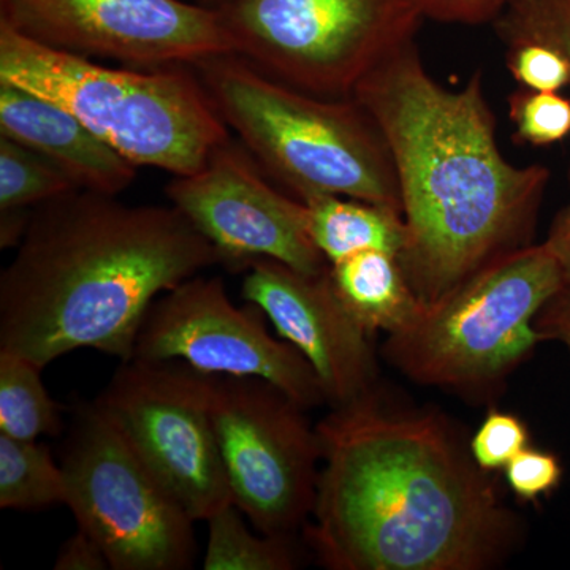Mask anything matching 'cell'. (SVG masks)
I'll list each match as a JSON object with an SVG mask.
<instances>
[{
	"label": "cell",
	"instance_id": "obj_19",
	"mask_svg": "<svg viewBox=\"0 0 570 570\" xmlns=\"http://www.w3.org/2000/svg\"><path fill=\"white\" fill-rule=\"evenodd\" d=\"M41 371L24 356L0 352V434L37 441L61 431V406L45 387Z\"/></svg>",
	"mask_w": 570,
	"mask_h": 570
},
{
	"label": "cell",
	"instance_id": "obj_9",
	"mask_svg": "<svg viewBox=\"0 0 570 570\" xmlns=\"http://www.w3.org/2000/svg\"><path fill=\"white\" fill-rule=\"evenodd\" d=\"M232 501L254 530L296 538L316 504L322 450L306 407L264 379L209 376Z\"/></svg>",
	"mask_w": 570,
	"mask_h": 570
},
{
	"label": "cell",
	"instance_id": "obj_3",
	"mask_svg": "<svg viewBox=\"0 0 570 570\" xmlns=\"http://www.w3.org/2000/svg\"><path fill=\"white\" fill-rule=\"evenodd\" d=\"M220 264L174 205L77 189L32 209L0 276V352L47 367L78 348L132 358L153 303Z\"/></svg>",
	"mask_w": 570,
	"mask_h": 570
},
{
	"label": "cell",
	"instance_id": "obj_17",
	"mask_svg": "<svg viewBox=\"0 0 570 570\" xmlns=\"http://www.w3.org/2000/svg\"><path fill=\"white\" fill-rule=\"evenodd\" d=\"M314 245L330 265L366 250H384L400 257L406 246L403 213L341 195L303 198Z\"/></svg>",
	"mask_w": 570,
	"mask_h": 570
},
{
	"label": "cell",
	"instance_id": "obj_16",
	"mask_svg": "<svg viewBox=\"0 0 570 570\" xmlns=\"http://www.w3.org/2000/svg\"><path fill=\"white\" fill-rule=\"evenodd\" d=\"M328 275L340 302L371 337L403 332L425 307L395 254H355L330 265Z\"/></svg>",
	"mask_w": 570,
	"mask_h": 570
},
{
	"label": "cell",
	"instance_id": "obj_13",
	"mask_svg": "<svg viewBox=\"0 0 570 570\" xmlns=\"http://www.w3.org/2000/svg\"><path fill=\"white\" fill-rule=\"evenodd\" d=\"M165 193L216 247L220 264L245 269L272 258L305 275L328 269L311 238L307 206L266 181L261 165L232 137L197 174L174 176Z\"/></svg>",
	"mask_w": 570,
	"mask_h": 570
},
{
	"label": "cell",
	"instance_id": "obj_18",
	"mask_svg": "<svg viewBox=\"0 0 570 570\" xmlns=\"http://www.w3.org/2000/svg\"><path fill=\"white\" fill-rule=\"evenodd\" d=\"M245 513L234 502L208 520L206 570H292L298 568L296 538L268 535L247 527Z\"/></svg>",
	"mask_w": 570,
	"mask_h": 570
},
{
	"label": "cell",
	"instance_id": "obj_27",
	"mask_svg": "<svg viewBox=\"0 0 570 570\" xmlns=\"http://www.w3.org/2000/svg\"><path fill=\"white\" fill-rule=\"evenodd\" d=\"M423 18L456 24L497 21L509 0H412Z\"/></svg>",
	"mask_w": 570,
	"mask_h": 570
},
{
	"label": "cell",
	"instance_id": "obj_29",
	"mask_svg": "<svg viewBox=\"0 0 570 570\" xmlns=\"http://www.w3.org/2000/svg\"><path fill=\"white\" fill-rule=\"evenodd\" d=\"M535 326L543 341H554L568 348L570 354V287L553 296L540 311Z\"/></svg>",
	"mask_w": 570,
	"mask_h": 570
},
{
	"label": "cell",
	"instance_id": "obj_22",
	"mask_svg": "<svg viewBox=\"0 0 570 570\" xmlns=\"http://www.w3.org/2000/svg\"><path fill=\"white\" fill-rule=\"evenodd\" d=\"M509 118L517 141L535 148L551 146L570 135V99L520 88L509 97Z\"/></svg>",
	"mask_w": 570,
	"mask_h": 570
},
{
	"label": "cell",
	"instance_id": "obj_7",
	"mask_svg": "<svg viewBox=\"0 0 570 570\" xmlns=\"http://www.w3.org/2000/svg\"><path fill=\"white\" fill-rule=\"evenodd\" d=\"M235 55L299 89L348 99L379 62L414 41L412 0H230L217 7Z\"/></svg>",
	"mask_w": 570,
	"mask_h": 570
},
{
	"label": "cell",
	"instance_id": "obj_28",
	"mask_svg": "<svg viewBox=\"0 0 570 570\" xmlns=\"http://www.w3.org/2000/svg\"><path fill=\"white\" fill-rule=\"evenodd\" d=\"M56 570H105L111 569L102 547L78 528L59 550L55 562Z\"/></svg>",
	"mask_w": 570,
	"mask_h": 570
},
{
	"label": "cell",
	"instance_id": "obj_1",
	"mask_svg": "<svg viewBox=\"0 0 570 570\" xmlns=\"http://www.w3.org/2000/svg\"><path fill=\"white\" fill-rule=\"evenodd\" d=\"M322 466L307 546L333 570H489L515 551L519 517L449 417L379 389L317 425Z\"/></svg>",
	"mask_w": 570,
	"mask_h": 570
},
{
	"label": "cell",
	"instance_id": "obj_2",
	"mask_svg": "<svg viewBox=\"0 0 570 570\" xmlns=\"http://www.w3.org/2000/svg\"><path fill=\"white\" fill-rule=\"evenodd\" d=\"M352 97L392 154L407 232L400 262L423 305L527 246L550 171L505 159L480 71L461 89L445 88L411 41L363 77Z\"/></svg>",
	"mask_w": 570,
	"mask_h": 570
},
{
	"label": "cell",
	"instance_id": "obj_15",
	"mask_svg": "<svg viewBox=\"0 0 570 570\" xmlns=\"http://www.w3.org/2000/svg\"><path fill=\"white\" fill-rule=\"evenodd\" d=\"M0 135L40 154L81 190L118 197L137 179V165L67 108L7 81H0Z\"/></svg>",
	"mask_w": 570,
	"mask_h": 570
},
{
	"label": "cell",
	"instance_id": "obj_25",
	"mask_svg": "<svg viewBox=\"0 0 570 570\" xmlns=\"http://www.w3.org/2000/svg\"><path fill=\"white\" fill-rule=\"evenodd\" d=\"M527 423L515 414L491 409L469 441L472 459L487 472L501 471L530 445Z\"/></svg>",
	"mask_w": 570,
	"mask_h": 570
},
{
	"label": "cell",
	"instance_id": "obj_5",
	"mask_svg": "<svg viewBox=\"0 0 570 570\" xmlns=\"http://www.w3.org/2000/svg\"><path fill=\"white\" fill-rule=\"evenodd\" d=\"M194 69L236 140L296 198L341 195L403 213L387 142L354 97L299 91L238 55Z\"/></svg>",
	"mask_w": 570,
	"mask_h": 570
},
{
	"label": "cell",
	"instance_id": "obj_11",
	"mask_svg": "<svg viewBox=\"0 0 570 570\" xmlns=\"http://www.w3.org/2000/svg\"><path fill=\"white\" fill-rule=\"evenodd\" d=\"M0 21L52 50L137 69L235 55L220 10L195 0H0Z\"/></svg>",
	"mask_w": 570,
	"mask_h": 570
},
{
	"label": "cell",
	"instance_id": "obj_10",
	"mask_svg": "<svg viewBox=\"0 0 570 570\" xmlns=\"http://www.w3.org/2000/svg\"><path fill=\"white\" fill-rule=\"evenodd\" d=\"M94 403L195 521L232 501L212 417L209 374L127 360Z\"/></svg>",
	"mask_w": 570,
	"mask_h": 570
},
{
	"label": "cell",
	"instance_id": "obj_26",
	"mask_svg": "<svg viewBox=\"0 0 570 570\" xmlns=\"http://www.w3.org/2000/svg\"><path fill=\"white\" fill-rule=\"evenodd\" d=\"M562 464L553 452L528 445L504 468L505 485L520 501L538 504L560 489Z\"/></svg>",
	"mask_w": 570,
	"mask_h": 570
},
{
	"label": "cell",
	"instance_id": "obj_6",
	"mask_svg": "<svg viewBox=\"0 0 570 570\" xmlns=\"http://www.w3.org/2000/svg\"><path fill=\"white\" fill-rule=\"evenodd\" d=\"M564 287L546 242L521 246L423 307L414 324L387 336L382 355L412 382L482 403L543 343L535 321Z\"/></svg>",
	"mask_w": 570,
	"mask_h": 570
},
{
	"label": "cell",
	"instance_id": "obj_23",
	"mask_svg": "<svg viewBox=\"0 0 570 570\" xmlns=\"http://www.w3.org/2000/svg\"><path fill=\"white\" fill-rule=\"evenodd\" d=\"M497 24L502 39L527 37L558 48L570 67V0H509Z\"/></svg>",
	"mask_w": 570,
	"mask_h": 570
},
{
	"label": "cell",
	"instance_id": "obj_4",
	"mask_svg": "<svg viewBox=\"0 0 570 570\" xmlns=\"http://www.w3.org/2000/svg\"><path fill=\"white\" fill-rule=\"evenodd\" d=\"M0 81L47 97L137 167L197 174L232 137L194 67L115 69L0 21Z\"/></svg>",
	"mask_w": 570,
	"mask_h": 570
},
{
	"label": "cell",
	"instance_id": "obj_31",
	"mask_svg": "<svg viewBox=\"0 0 570 570\" xmlns=\"http://www.w3.org/2000/svg\"><path fill=\"white\" fill-rule=\"evenodd\" d=\"M198 3H205V6L209 7H223L225 3L230 2V0H195Z\"/></svg>",
	"mask_w": 570,
	"mask_h": 570
},
{
	"label": "cell",
	"instance_id": "obj_24",
	"mask_svg": "<svg viewBox=\"0 0 570 570\" xmlns=\"http://www.w3.org/2000/svg\"><path fill=\"white\" fill-rule=\"evenodd\" d=\"M508 69L520 88L540 92H560L570 85L568 59L546 41L509 37Z\"/></svg>",
	"mask_w": 570,
	"mask_h": 570
},
{
	"label": "cell",
	"instance_id": "obj_30",
	"mask_svg": "<svg viewBox=\"0 0 570 570\" xmlns=\"http://www.w3.org/2000/svg\"><path fill=\"white\" fill-rule=\"evenodd\" d=\"M546 245L550 247L551 253H553L554 258L560 264L564 283L570 287V198L569 204L554 217L549 236L546 239Z\"/></svg>",
	"mask_w": 570,
	"mask_h": 570
},
{
	"label": "cell",
	"instance_id": "obj_20",
	"mask_svg": "<svg viewBox=\"0 0 570 570\" xmlns=\"http://www.w3.org/2000/svg\"><path fill=\"white\" fill-rule=\"evenodd\" d=\"M66 501V475L51 450L0 434V508L26 512Z\"/></svg>",
	"mask_w": 570,
	"mask_h": 570
},
{
	"label": "cell",
	"instance_id": "obj_12",
	"mask_svg": "<svg viewBox=\"0 0 570 570\" xmlns=\"http://www.w3.org/2000/svg\"><path fill=\"white\" fill-rule=\"evenodd\" d=\"M264 317L250 303L236 307L220 277H189L149 307L132 358L179 362L209 376L264 379L303 407L326 404L313 366L276 340Z\"/></svg>",
	"mask_w": 570,
	"mask_h": 570
},
{
	"label": "cell",
	"instance_id": "obj_8",
	"mask_svg": "<svg viewBox=\"0 0 570 570\" xmlns=\"http://www.w3.org/2000/svg\"><path fill=\"white\" fill-rule=\"evenodd\" d=\"M61 466L66 505L112 570L193 568L195 520L96 403L75 409Z\"/></svg>",
	"mask_w": 570,
	"mask_h": 570
},
{
	"label": "cell",
	"instance_id": "obj_21",
	"mask_svg": "<svg viewBox=\"0 0 570 570\" xmlns=\"http://www.w3.org/2000/svg\"><path fill=\"white\" fill-rule=\"evenodd\" d=\"M77 189L40 154L0 135V212L33 209Z\"/></svg>",
	"mask_w": 570,
	"mask_h": 570
},
{
	"label": "cell",
	"instance_id": "obj_14",
	"mask_svg": "<svg viewBox=\"0 0 570 570\" xmlns=\"http://www.w3.org/2000/svg\"><path fill=\"white\" fill-rule=\"evenodd\" d=\"M245 269L246 302L265 314L281 340L305 356L326 404L346 406L379 387L371 336L337 298L328 269L305 275L272 258H257Z\"/></svg>",
	"mask_w": 570,
	"mask_h": 570
}]
</instances>
